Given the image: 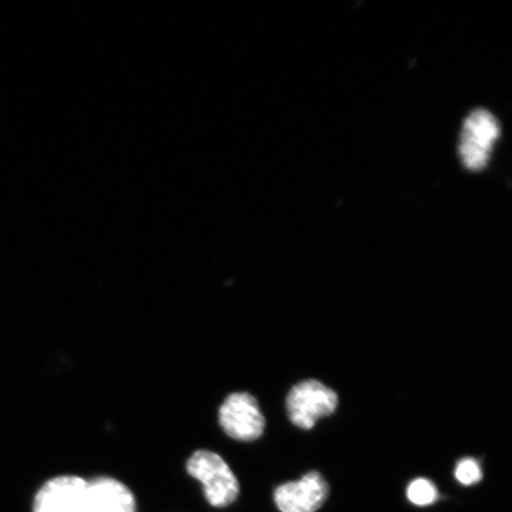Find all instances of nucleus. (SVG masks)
Masks as SVG:
<instances>
[{
  "mask_svg": "<svg viewBox=\"0 0 512 512\" xmlns=\"http://www.w3.org/2000/svg\"><path fill=\"white\" fill-rule=\"evenodd\" d=\"M187 469L191 477L200 480L204 494L213 507H228L238 498V479L219 454L207 450L197 451L189 459Z\"/></svg>",
  "mask_w": 512,
  "mask_h": 512,
  "instance_id": "obj_1",
  "label": "nucleus"
},
{
  "mask_svg": "<svg viewBox=\"0 0 512 512\" xmlns=\"http://www.w3.org/2000/svg\"><path fill=\"white\" fill-rule=\"evenodd\" d=\"M499 134L501 127L494 114L482 108L469 114L459 142V156L467 170L480 171L488 165Z\"/></svg>",
  "mask_w": 512,
  "mask_h": 512,
  "instance_id": "obj_2",
  "label": "nucleus"
},
{
  "mask_svg": "<svg viewBox=\"0 0 512 512\" xmlns=\"http://www.w3.org/2000/svg\"><path fill=\"white\" fill-rule=\"evenodd\" d=\"M338 396L317 380L300 382L287 395V412L292 424L302 430H311L320 418L336 411Z\"/></svg>",
  "mask_w": 512,
  "mask_h": 512,
  "instance_id": "obj_3",
  "label": "nucleus"
},
{
  "mask_svg": "<svg viewBox=\"0 0 512 512\" xmlns=\"http://www.w3.org/2000/svg\"><path fill=\"white\" fill-rule=\"evenodd\" d=\"M220 425L230 438L254 441L265 431V418L258 401L248 393H234L220 408Z\"/></svg>",
  "mask_w": 512,
  "mask_h": 512,
  "instance_id": "obj_4",
  "label": "nucleus"
},
{
  "mask_svg": "<svg viewBox=\"0 0 512 512\" xmlns=\"http://www.w3.org/2000/svg\"><path fill=\"white\" fill-rule=\"evenodd\" d=\"M87 484L76 476L50 479L38 490L34 512H85Z\"/></svg>",
  "mask_w": 512,
  "mask_h": 512,
  "instance_id": "obj_5",
  "label": "nucleus"
},
{
  "mask_svg": "<svg viewBox=\"0 0 512 512\" xmlns=\"http://www.w3.org/2000/svg\"><path fill=\"white\" fill-rule=\"evenodd\" d=\"M328 484L318 472L307 473L297 482L279 486L275 503L281 512H316L328 496Z\"/></svg>",
  "mask_w": 512,
  "mask_h": 512,
  "instance_id": "obj_6",
  "label": "nucleus"
},
{
  "mask_svg": "<svg viewBox=\"0 0 512 512\" xmlns=\"http://www.w3.org/2000/svg\"><path fill=\"white\" fill-rule=\"evenodd\" d=\"M85 512H136V499L119 480L96 478L87 484Z\"/></svg>",
  "mask_w": 512,
  "mask_h": 512,
  "instance_id": "obj_7",
  "label": "nucleus"
},
{
  "mask_svg": "<svg viewBox=\"0 0 512 512\" xmlns=\"http://www.w3.org/2000/svg\"><path fill=\"white\" fill-rule=\"evenodd\" d=\"M438 490L430 480L425 478L415 479L409 484L407 489V497L415 505L426 507L431 505L438 499Z\"/></svg>",
  "mask_w": 512,
  "mask_h": 512,
  "instance_id": "obj_8",
  "label": "nucleus"
},
{
  "mask_svg": "<svg viewBox=\"0 0 512 512\" xmlns=\"http://www.w3.org/2000/svg\"><path fill=\"white\" fill-rule=\"evenodd\" d=\"M456 478L459 483L472 485L478 483L479 480L483 478V472L477 460L465 458L460 460L457 465Z\"/></svg>",
  "mask_w": 512,
  "mask_h": 512,
  "instance_id": "obj_9",
  "label": "nucleus"
}]
</instances>
